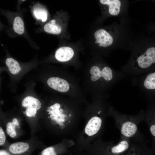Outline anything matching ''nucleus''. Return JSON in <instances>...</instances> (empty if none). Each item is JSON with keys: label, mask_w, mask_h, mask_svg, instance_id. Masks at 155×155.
Instances as JSON below:
<instances>
[{"label": "nucleus", "mask_w": 155, "mask_h": 155, "mask_svg": "<svg viewBox=\"0 0 155 155\" xmlns=\"http://www.w3.org/2000/svg\"><path fill=\"white\" fill-rule=\"evenodd\" d=\"M108 114L115 120L120 131L121 137L128 138L131 140L145 139L138 128L139 124L143 121V112L136 115H127L118 112L111 107L109 108Z\"/></svg>", "instance_id": "obj_5"}, {"label": "nucleus", "mask_w": 155, "mask_h": 155, "mask_svg": "<svg viewBox=\"0 0 155 155\" xmlns=\"http://www.w3.org/2000/svg\"><path fill=\"white\" fill-rule=\"evenodd\" d=\"M94 36L96 40V43H99V46L104 47L110 46L113 42V38L111 35L103 29L97 30L94 33Z\"/></svg>", "instance_id": "obj_15"}, {"label": "nucleus", "mask_w": 155, "mask_h": 155, "mask_svg": "<svg viewBox=\"0 0 155 155\" xmlns=\"http://www.w3.org/2000/svg\"><path fill=\"white\" fill-rule=\"evenodd\" d=\"M21 106L24 115L28 119L37 117L39 119L44 105V100L32 93L26 94L22 98Z\"/></svg>", "instance_id": "obj_7"}, {"label": "nucleus", "mask_w": 155, "mask_h": 155, "mask_svg": "<svg viewBox=\"0 0 155 155\" xmlns=\"http://www.w3.org/2000/svg\"><path fill=\"white\" fill-rule=\"evenodd\" d=\"M0 12L8 21L9 26L6 32L9 35L11 36L13 33L15 36H22L28 40L30 38L25 28L22 12L20 9L12 12L0 9Z\"/></svg>", "instance_id": "obj_6"}, {"label": "nucleus", "mask_w": 155, "mask_h": 155, "mask_svg": "<svg viewBox=\"0 0 155 155\" xmlns=\"http://www.w3.org/2000/svg\"><path fill=\"white\" fill-rule=\"evenodd\" d=\"M143 121L147 124L152 139V148L155 150V114L154 107H151L144 113Z\"/></svg>", "instance_id": "obj_13"}, {"label": "nucleus", "mask_w": 155, "mask_h": 155, "mask_svg": "<svg viewBox=\"0 0 155 155\" xmlns=\"http://www.w3.org/2000/svg\"><path fill=\"white\" fill-rule=\"evenodd\" d=\"M4 27V25L0 21V31Z\"/></svg>", "instance_id": "obj_26"}, {"label": "nucleus", "mask_w": 155, "mask_h": 155, "mask_svg": "<svg viewBox=\"0 0 155 155\" xmlns=\"http://www.w3.org/2000/svg\"><path fill=\"white\" fill-rule=\"evenodd\" d=\"M102 4L107 5L109 7L108 11L111 15L117 16L120 11L121 2L119 0H100Z\"/></svg>", "instance_id": "obj_20"}, {"label": "nucleus", "mask_w": 155, "mask_h": 155, "mask_svg": "<svg viewBox=\"0 0 155 155\" xmlns=\"http://www.w3.org/2000/svg\"><path fill=\"white\" fill-rule=\"evenodd\" d=\"M144 88L149 91H154L155 89V72L149 73L145 77L143 83Z\"/></svg>", "instance_id": "obj_22"}, {"label": "nucleus", "mask_w": 155, "mask_h": 155, "mask_svg": "<svg viewBox=\"0 0 155 155\" xmlns=\"http://www.w3.org/2000/svg\"></svg>", "instance_id": "obj_28"}, {"label": "nucleus", "mask_w": 155, "mask_h": 155, "mask_svg": "<svg viewBox=\"0 0 155 155\" xmlns=\"http://www.w3.org/2000/svg\"><path fill=\"white\" fill-rule=\"evenodd\" d=\"M20 120L16 117H13L11 120L8 122L6 125L7 133L10 137H16L18 135L17 128L20 127Z\"/></svg>", "instance_id": "obj_19"}, {"label": "nucleus", "mask_w": 155, "mask_h": 155, "mask_svg": "<svg viewBox=\"0 0 155 155\" xmlns=\"http://www.w3.org/2000/svg\"><path fill=\"white\" fill-rule=\"evenodd\" d=\"M155 63V48L151 47L137 58L135 68L139 71H144Z\"/></svg>", "instance_id": "obj_10"}, {"label": "nucleus", "mask_w": 155, "mask_h": 155, "mask_svg": "<svg viewBox=\"0 0 155 155\" xmlns=\"http://www.w3.org/2000/svg\"><path fill=\"white\" fill-rule=\"evenodd\" d=\"M6 140V136L2 128L0 126V146L4 144Z\"/></svg>", "instance_id": "obj_23"}, {"label": "nucleus", "mask_w": 155, "mask_h": 155, "mask_svg": "<svg viewBox=\"0 0 155 155\" xmlns=\"http://www.w3.org/2000/svg\"><path fill=\"white\" fill-rule=\"evenodd\" d=\"M43 29L46 32L54 34H59L61 31V28L56 23L55 19H53L45 24Z\"/></svg>", "instance_id": "obj_21"}, {"label": "nucleus", "mask_w": 155, "mask_h": 155, "mask_svg": "<svg viewBox=\"0 0 155 155\" xmlns=\"http://www.w3.org/2000/svg\"><path fill=\"white\" fill-rule=\"evenodd\" d=\"M102 140L101 137L99 138L89 144L86 148L92 155H109L104 149Z\"/></svg>", "instance_id": "obj_17"}, {"label": "nucleus", "mask_w": 155, "mask_h": 155, "mask_svg": "<svg viewBox=\"0 0 155 155\" xmlns=\"http://www.w3.org/2000/svg\"><path fill=\"white\" fill-rule=\"evenodd\" d=\"M41 80L47 89L56 94L88 104L82 89L80 80L68 70L53 68L43 70Z\"/></svg>", "instance_id": "obj_3"}, {"label": "nucleus", "mask_w": 155, "mask_h": 155, "mask_svg": "<svg viewBox=\"0 0 155 155\" xmlns=\"http://www.w3.org/2000/svg\"><path fill=\"white\" fill-rule=\"evenodd\" d=\"M131 142L129 149L123 155H155V151L147 146L145 139Z\"/></svg>", "instance_id": "obj_11"}, {"label": "nucleus", "mask_w": 155, "mask_h": 155, "mask_svg": "<svg viewBox=\"0 0 155 155\" xmlns=\"http://www.w3.org/2000/svg\"><path fill=\"white\" fill-rule=\"evenodd\" d=\"M102 143L109 155H123L129 149L131 144L129 139L121 137L118 142L115 144L113 141L106 142L103 140Z\"/></svg>", "instance_id": "obj_9"}, {"label": "nucleus", "mask_w": 155, "mask_h": 155, "mask_svg": "<svg viewBox=\"0 0 155 155\" xmlns=\"http://www.w3.org/2000/svg\"><path fill=\"white\" fill-rule=\"evenodd\" d=\"M8 152L4 150H0V155H6Z\"/></svg>", "instance_id": "obj_24"}, {"label": "nucleus", "mask_w": 155, "mask_h": 155, "mask_svg": "<svg viewBox=\"0 0 155 155\" xmlns=\"http://www.w3.org/2000/svg\"><path fill=\"white\" fill-rule=\"evenodd\" d=\"M6 70L5 67H0V74L3 71Z\"/></svg>", "instance_id": "obj_25"}, {"label": "nucleus", "mask_w": 155, "mask_h": 155, "mask_svg": "<svg viewBox=\"0 0 155 155\" xmlns=\"http://www.w3.org/2000/svg\"><path fill=\"white\" fill-rule=\"evenodd\" d=\"M82 70L80 81L85 95L89 94L92 98L103 96L108 84L113 79V71L108 66L96 65Z\"/></svg>", "instance_id": "obj_4"}, {"label": "nucleus", "mask_w": 155, "mask_h": 155, "mask_svg": "<svg viewBox=\"0 0 155 155\" xmlns=\"http://www.w3.org/2000/svg\"><path fill=\"white\" fill-rule=\"evenodd\" d=\"M36 60H33L27 63H22L7 54L5 63L6 70H7L11 77H20L27 71L36 66Z\"/></svg>", "instance_id": "obj_8"}, {"label": "nucleus", "mask_w": 155, "mask_h": 155, "mask_svg": "<svg viewBox=\"0 0 155 155\" xmlns=\"http://www.w3.org/2000/svg\"><path fill=\"white\" fill-rule=\"evenodd\" d=\"M6 155H10L8 153H7V154Z\"/></svg>", "instance_id": "obj_27"}, {"label": "nucleus", "mask_w": 155, "mask_h": 155, "mask_svg": "<svg viewBox=\"0 0 155 155\" xmlns=\"http://www.w3.org/2000/svg\"><path fill=\"white\" fill-rule=\"evenodd\" d=\"M74 141L72 139L64 138L54 146L47 147L41 152L40 155H58V150L67 149L73 146Z\"/></svg>", "instance_id": "obj_12"}, {"label": "nucleus", "mask_w": 155, "mask_h": 155, "mask_svg": "<svg viewBox=\"0 0 155 155\" xmlns=\"http://www.w3.org/2000/svg\"><path fill=\"white\" fill-rule=\"evenodd\" d=\"M39 120L52 134L63 138L75 139L86 106L76 99L53 94L44 98Z\"/></svg>", "instance_id": "obj_1"}, {"label": "nucleus", "mask_w": 155, "mask_h": 155, "mask_svg": "<svg viewBox=\"0 0 155 155\" xmlns=\"http://www.w3.org/2000/svg\"><path fill=\"white\" fill-rule=\"evenodd\" d=\"M31 11L36 21L44 22L46 21L48 16V11L45 7L39 3L33 5Z\"/></svg>", "instance_id": "obj_16"}, {"label": "nucleus", "mask_w": 155, "mask_h": 155, "mask_svg": "<svg viewBox=\"0 0 155 155\" xmlns=\"http://www.w3.org/2000/svg\"><path fill=\"white\" fill-rule=\"evenodd\" d=\"M29 148V145L27 143L20 142L11 144L9 146V150L13 154H20L26 152Z\"/></svg>", "instance_id": "obj_18"}, {"label": "nucleus", "mask_w": 155, "mask_h": 155, "mask_svg": "<svg viewBox=\"0 0 155 155\" xmlns=\"http://www.w3.org/2000/svg\"><path fill=\"white\" fill-rule=\"evenodd\" d=\"M90 103L84 108L83 119L84 129L79 131L74 139L75 145L85 148L97 139L101 137L105 120L108 116V110L103 96L92 98Z\"/></svg>", "instance_id": "obj_2"}, {"label": "nucleus", "mask_w": 155, "mask_h": 155, "mask_svg": "<svg viewBox=\"0 0 155 155\" xmlns=\"http://www.w3.org/2000/svg\"><path fill=\"white\" fill-rule=\"evenodd\" d=\"M74 52L71 48L63 46L59 48L55 51L54 57L57 61L61 62H66L70 61L73 57Z\"/></svg>", "instance_id": "obj_14"}]
</instances>
